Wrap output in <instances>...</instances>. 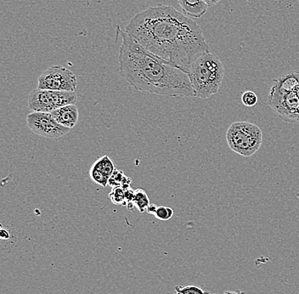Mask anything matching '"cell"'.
<instances>
[{
  "label": "cell",
  "mask_w": 299,
  "mask_h": 294,
  "mask_svg": "<svg viewBox=\"0 0 299 294\" xmlns=\"http://www.w3.org/2000/svg\"><path fill=\"white\" fill-rule=\"evenodd\" d=\"M125 32L150 53L186 74L199 57L210 52L200 26L172 6L160 4L140 12Z\"/></svg>",
  "instance_id": "cell-1"
},
{
  "label": "cell",
  "mask_w": 299,
  "mask_h": 294,
  "mask_svg": "<svg viewBox=\"0 0 299 294\" xmlns=\"http://www.w3.org/2000/svg\"><path fill=\"white\" fill-rule=\"evenodd\" d=\"M119 71L136 90L168 97H195L188 74L143 48L127 32H122Z\"/></svg>",
  "instance_id": "cell-2"
},
{
  "label": "cell",
  "mask_w": 299,
  "mask_h": 294,
  "mask_svg": "<svg viewBox=\"0 0 299 294\" xmlns=\"http://www.w3.org/2000/svg\"><path fill=\"white\" fill-rule=\"evenodd\" d=\"M223 63L215 54L206 53L199 57L188 72L195 97L208 99L218 92L224 78Z\"/></svg>",
  "instance_id": "cell-3"
},
{
  "label": "cell",
  "mask_w": 299,
  "mask_h": 294,
  "mask_svg": "<svg viewBox=\"0 0 299 294\" xmlns=\"http://www.w3.org/2000/svg\"><path fill=\"white\" fill-rule=\"evenodd\" d=\"M226 140L234 152L250 158L262 146V130L252 122L237 121L228 127L226 132Z\"/></svg>",
  "instance_id": "cell-4"
},
{
  "label": "cell",
  "mask_w": 299,
  "mask_h": 294,
  "mask_svg": "<svg viewBox=\"0 0 299 294\" xmlns=\"http://www.w3.org/2000/svg\"><path fill=\"white\" fill-rule=\"evenodd\" d=\"M76 102L78 96L75 92L36 88L29 96L28 106L34 112L50 114L65 106L76 105Z\"/></svg>",
  "instance_id": "cell-5"
},
{
  "label": "cell",
  "mask_w": 299,
  "mask_h": 294,
  "mask_svg": "<svg viewBox=\"0 0 299 294\" xmlns=\"http://www.w3.org/2000/svg\"><path fill=\"white\" fill-rule=\"evenodd\" d=\"M76 85V75L71 70L60 66L48 68L38 80V88L41 90L75 92Z\"/></svg>",
  "instance_id": "cell-6"
},
{
  "label": "cell",
  "mask_w": 299,
  "mask_h": 294,
  "mask_svg": "<svg viewBox=\"0 0 299 294\" xmlns=\"http://www.w3.org/2000/svg\"><path fill=\"white\" fill-rule=\"evenodd\" d=\"M29 128L38 136L59 139L69 133L71 128L60 124L50 114L34 112L26 116Z\"/></svg>",
  "instance_id": "cell-7"
},
{
  "label": "cell",
  "mask_w": 299,
  "mask_h": 294,
  "mask_svg": "<svg viewBox=\"0 0 299 294\" xmlns=\"http://www.w3.org/2000/svg\"><path fill=\"white\" fill-rule=\"evenodd\" d=\"M268 104L285 121L299 122V98L296 91L284 93L271 88Z\"/></svg>",
  "instance_id": "cell-8"
},
{
  "label": "cell",
  "mask_w": 299,
  "mask_h": 294,
  "mask_svg": "<svg viewBox=\"0 0 299 294\" xmlns=\"http://www.w3.org/2000/svg\"><path fill=\"white\" fill-rule=\"evenodd\" d=\"M50 114L60 124L69 128L75 127L78 122V109L75 104L58 108Z\"/></svg>",
  "instance_id": "cell-9"
},
{
  "label": "cell",
  "mask_w": 299,
  "mask_h": 294,
  "mask_svg": "<svg viewBox=\"0 0 299 294\" xmlns=\"http://www.w3.org/2000/svg\"><path fill=\"white\" fill-rule=\"evenodd\" d=\"M299 87V70L291 71L274 80L272 88L280 92L289 93L296 91Z\"/></svg>",
  "instance_id": "cell-10"
},
{
  "label": "cell",
  "mask_w": 299,
  "mask_h": 294,
  "mask_svg": "<svg viewBox=\"0 0 299 294\" xmlns=\"http://www.w3.org/2000/svg\"><path fill=\"white\" fill-rule=\"evenodd\" d=\"M182 12L188 16L200 18L206 14L209 6L204 0H177Z\"/></svg>",
  "instance_id": "cell-11"
},
{
  "label": "cell",
  "mask_w": 299,
  "mask_h": 294,
  "mask_svg": "<svg viewBox=\"0 0 299 294\" xmlns=\"http://www.w3.org/2000/svg\"><path fill=\"white\" fill-rule=\"evenodd\" d=\"M92 167L99 170L100 172H102V174H104V176H108V177H110L113 172L115 171L114 164L108 156H104L98 159L93 164Z\"/></svg>",
  "instance_id": "cell-12"
},
{
  "label": "cell",
  "mask_w": 299,
  "mask_h": 294,
  "mask_svg": "<svg viewBox=\"0 0 299 294\" xmlns=\"http://www.w3.org/2000/svg\"><path fill=\"white\" fill-rule=\"evenodd\" d=\"M134 204L136 205V208L140 212L146 211L147 208L149 206L150 199L146 192L143 189L134 190Z\"/></svg>",
  "instance_id": "cell-13"
},
{
  "label": "cell",
  "mask_w": 299,
  "mask_h": 294,
  "mask_svg": "<svg viewBox=\"0 0 299 294\" xmlns=\"http://www.w3.org/2000/svg\"><path fill=\"white\" fill-rule=\"evenodd\" d=\"M109 198L113 204L126 206L125 200V190L122 186L113 187L112 192L109 193Z\"/></svg>",
  "instance_id": "cell-14"
},
{
  "label": "cell",
  "mask_w": 299,
  "mask_h": 294,
  "mask_svg": "<svg viewBox=\"0 0 299 294\" xmlns=\"http://www.w3.org/2000/svg\"><path fill=\"white\" fill-rule=\"evenodd\" d=\"M90 178L96 182V184H100L102 187L106 186L108 183H109L110 177L104 176V174L100 172L99 170H96L94 167H91L90 170Z\"/></svg>",
  "instance_id": "cell-15"
},
{
  "label": "cell",
  "mask_w": 299,
  "mask_h": 294,
  "mask_svg": "<svg viewBox=\"0 0 299 294\" xmlns=\"http://www.w3.org/2000/svg\"><path fill=\"white\" fill-rule=\"evenodd\" d=\"M174 215V210L168 206H158L156 212V218L162 221L170 220V218H172Z\"/></svg>",
  "instance_id": "cell-16"
},
{
  "label": "cell",
  "mask_w": 299,
  "mask_h": 294,
  "mask_svg": "<svg viewBox=\"0 0 299 294\" xmlns=\"http://www.w3.org/2000/svg\"><path fill=\"white\" fill-rule=\"evenodd\" d=\"M242 102L246 106L252 108V106H254L257 104L258 102V98L257 94L254 93V91H246L242 96Z\"/></svg>",
  "instance_id": "cell-17"
},
{
  "label": "cell",
  "mask_w": 299,
  "mask_h": 294,
  "mask_svg": "<svg viewBox=\"0 0 299 294\" xmlns=\"http://www.w3.org/2000/svg\"><path fill=\"white\" fill-rule=\"evenodd\" d=\"M124 176V172H122V170H115L110 177L108 184L112 188L113 187L121 186L122 182Z\"/></svg>",
  "instance_id": "cell-18"
},
{
  "label": "cell",
  "mask_w": 299,
  "mask_h": 294,
  "mask_svg": "<svg viewBox=\"0 0 299 294\" xmlns=\"http://www.w3.org/2000/svg\"><path fill=\"white\" fill-rule=\"evenodd\" d=\"M175 292L180 294H202V289L196 286H176Z\"/></svg>",
  "instance_id": "cell-19"
},
{
  "label": "cell",
  "mask_w": 299,
  "mask_h": 294,
  "mask_svg": "<svg viewBox=\"0 0 299 294\" xmlns=\"http://www.w3.org/2000/svg\"><path fill=\"white\" fill-rule=\"evenodd\" d=\"M134 190L131 189V187L128 189L125 190V200L126 202H134Z\"/></svg>",
  "instance_id": "cell-20"
},
{
  "label": "cell",
  "mask_w": 299,
  "mask_h": 294,
  "mask_svg": "<svg viewBox=\"0 0 299 294\" xmlns=\"http://www.w3.org/2000/svg\"><path fill=\"white\" fill-rule=\"evenodd\" d=\"M158 206H156V204H150L149 206L147 208L146 212L149 214H152L154 215L156 212V210H158Z\"/></svg>",
  "instance_id": "cell-21"
},
{
  "label": "cell",
  "mask_w": 299,
  "mask_h": 294,
  "mask_svg": "<svg viewBox=\"0 0 299 294\" xmlns=\"http://www.w3.org/2000/svg\"><path fill=\"white\" fill-rule=\"evenodd\" d=\"M0 238H1V239H3V240L8 239L10 238V233L6 230L2 229L1 230V232H0Z\"/></svg>",
  "instance_id": "cell-22"
},
{
  "label": "cell",
  "mask_w": 299,
  "mask_h": 294,
  "mask_svg": "<svg viewBox=\"0 0 299 294\" xmlns=\"http://www.w3.org/2000/svg\"><path fill=\"white\" fill-rule=\"evenodd\" d=\"M208 6H217L218 4L220 2L221 0H204Z\"/></svg>",
  "instance_id": "cell-23"
},
{
  "label": "cell",
  "mask_w": 299,
  "mask_h": 294,
  "mask_svg": "<svg viewBox=\"0 0 299 294\" xmlns=\"http://www.w3.org/2000/svg\"><path fill=\"white\" fill-rule=\"evenodd\" d=\"M224 294H246L244 292L236 290V291H226Z\"/></svg>",
  "instance_id": "cell-24"
},
{
  "label": "cell",
  "mask_w": 299,
  "mask_h": 294,
  "mask_svg": "<svg viewBox=\"0 0 299 294\" xmlns=\"http://www.w3.org/2000/svg\"><path fill=\"white\" fill-rule=\"evenodd\" d=\"M126 206H127L128 210L133 211L134 208L136 206V205L134 204V202H128V204H126Z\"/></svg>",
  "instance_id": "cell-25"
},
{
  "label": "cell",
  "mask_w": 299,
  "mask_h": 294,
  "mask_svg": "<svg viewBox=\"0 0 299 294\" xmlns=\"http://www.w3.org/2000/svg\"><path fill=\"white\" fill-rule=\"evenodd\" d=\"M296 94H298V98H299V87H298V90H296Z\"/></svg>",
  "instance_id": "cell-26"
},
{
  "label": "cell",
  "mask_w": 299,
  "mask_h": 294,
  "mask_svg": "<svg viewBox=\"0 0 299 294\" xmlns=\"http://www.w3.org/2000/svg\"><path fill=\"white\" fill-rule=\"evenodd\" d=\"M211 294V292H204V294Z\"/></svg>",
  "instance_id": "cell-27"
},
{
  "label": "cell",
  "mask_w": 299,
  "mask_h": 294,
  "mask_svg": "<svg viewBox=\"0 0 299 294\" xmlns=\"http://www.w3.org/2000/svg\"></svg>",
  "instance_id": "cell-28"
}]
</instances>
